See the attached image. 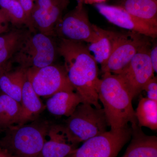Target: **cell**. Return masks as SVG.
I'll use <instances>...</instances> for the list:
<instances>
[{
	"instance_id": "obj_1",
	"label": "cell",
	"mask_w": 157,
	"mask_h": 157,
	"mask_svg": "<svg viewBox=\"0 0 157 157\" xmlns=\"http://www.w3.org/2000/svg\"><path fill=\"white\" fill-rule=\"evenodd\" d=\"M57 51L63 59L69 81L83 102L102 108L97 89L98 63L87 46L83 42L61 39Z\"/></svg>"
},
{
	"instance_id": "obj_2",
	"label": "cell",
	"mask_w": 157,
	"mask_h": 157,
	"mask_svg": "<svg viewBox=\"0 0 157 157\" xmlns=\"http://www.w3.org/2000/svg\"><path fill=\"white\" fill-rule=\"evenodd\" d=\"M97 89L110 130H119L128 123L137 121L132 106L133 99L117 75L103 73L98 80Z\"/></svg>"
},
{
	"instance_id": "obj_3",
	"label": "cell",
	"mask_w": 157,
	"mask_h": 157,
	"mask_svg": "<svg viewBox=\"0 0 157 157\" xmlns=\"http://www.w3.org/2000/svg\"><path fill=\"white\" fill-rule=\"evenodd\" d=\"M50 125L47 121L36 119L29 123L12 126L4 132L0 146L13 157H38Z\"/></svg>"
},
{
	"instance_id": "obj_4",
	"label": "cell",
	"mask_w": 157,
	"mask_h": 157,
	"mask_svg": "<svg viewBox=\"0 0 157 157\" xmlns=\"http://www.w3.org/2000/svg\"><path fill=\"white\" fill-rule=\"evenodd\" d=\"M108 126L104 109L86 102L79 104L63 126L68 142L74 146L107 132Z\"/></svg>"
},
{
	"instance_id": "obj_5",
	"label": "cell",
	"mask_w": 157,
	"mask_h": 157,
	"mask_svg": "<svg viewBox=\"0 0 157 157\" xmlns=\"http://www.w3.org/2000/svg\"><path fill=\"white\" fill-rule=\"evenodd\" d=\"M56 52L50 37L28 31L12 58L23 69L40 68L53 64Z\"/></svg>"
},
{
	"instance_id": "obj_6",
	"label": "cell",
	"mask_w": 157,
	"mask_h": 157,
	"mask_svg": "<svg viewBox=\"0 0 157 157\" xmlns=\"http://www.w3.org/2000/svg\"><path fill=\"white\" fill-rule=\"evenodd\" d=\"M131 136L128 125L119 130H110L85 141L67 157H117Z\"/></svg>"
},
{
	"instance_id": "obj_7",
	"label": "cell",
	"mask_w": 157,
	"mask_h": 157,
	"mask_svg": "<svg viewBox=\"0 0 157 157\" xmlns=\"http://www.w3.org/2000/svg\"><path fill=\"white\" fill-rule=\"evenodd\" d=\"M26 74L39 97L49 98L62 91H75L64 68L53 64L42 68L26 69Z\"/></svg>"
},
{
	"instance_id": "obj_8",
	"label": "cell",
	"mask_w": 157,
	"mask_h": 157,
	"mask_svg": "<svg viewBox=\"0 0 157 157\" xmlns=\"http://www.w3.org/2000/svg\"><path fill=\"white\" fill-rule=\"evenodd\" d=\"M61 39L74 42H92L96 33L94 24L91 23L83 4L77 6L62 17L55 30V36Z\"/></svg>"
},
{
	"instance_id": "obj_9",
	"label": "cell",
	"mask_w": 157,
	"mask_h": 157,
	"mask_svg": "<svg viewBox=\"0 0 157 157\" xmlns=\"http://www.w3.org/2000/svg\"><path fill=\"white\" fill-rule=\"evenodd\" d=\"M148 42L140 48L131 61L117 76L133 99L142 91L147 82L154 76L149 56Z\"/></svg>"
},
{
	"instance_id": "obj_10",
	"label": "cell",
	"mask_w": 157,
	"mask_h": 157,
	"mask_svg": "<svg viewBox=\"0 0 157 157\" xmlns=\"http://www.w3.org/2000/svg\"><path fill=\"white\" fill-rule=\"evenodd\" d=\"M69 0H36L31 14L34 29L48 37L55 36L57 25L67 7Z\"/></svg>"
},
{
	"instance_id": "obj_11",
	"label": "cell",
	"mask_w": 157,
	"mask_h": 157,
	"mask_svg": "<svg viewBox=\"0 0 157 157\" xmlns=\"http://www.w3.org/2000/svg\"><path fill=\"white\" fill-rule=\"evenodd\" d=\"M142 36L134 32L130 35L123 34L107 62L101 66L102 73L115 75L120 73L140 48L148 42Z\"/></svg>"
},
{
	"instance_id": "obj_12",
	"label": "cell",
	"mask_w": 157,
	"mask_h": 157,
	"mask_svg": "<svg viewBox=\"0 0 157 157\" xmlns=\"http://www.w3.org/2000/svg\"><path fill=\"white\" fill-rule=\"evenodd\" d=\"M98 12L109 22L121 28L152 38H156L157 28L133 17L120 6L104 3L95 5Z\"/></svg>"
},
{
	"instance_id": "obj_13",
	"label": "cell",
	"mask_w": 157,
	"mask_h": 157,
	"mask_svg": "<svg viewBox=\"0 0 157 157\" xmlns=\"http://www.w3.org/2000/svg\"><path fill=\"white\" fill-rule=\"evenodd\" d=\"M131 142L123 157H157V137L144 134L137 121L131 124Z\"/></svg>"
},
{
	"instance_id": "obj_14",
	"label": "cell",
	"mask_w": 157,
	"mask_h": 157,
	"mask_svg": "<svg viewBox=\"0 0 157 157\" xmlns=\"http://www.w3.org/2000/svg\"><path fill=\"white\" fill-rule=\"evenodd\" d=\"M94 27L95 36L92 42L88 44L87 48L94 54L98 64L102 66L107 62L123 34L106 30L95 25L94 24Z\"/></svg>"
},
{
	"instance_id": "obj_15",
	"label": "cell",
	"mask_w": 157,
	"mask_h": 157,
	"mask_svg": "<svg viewBox=\"0 0 157 157\" xmlns=\"http://www.w3.org/2000/svg\"><path fill=\"white\" fill-rule=\"evenodd\" d=\"M48 136L49 140H46L38 157H67L76 149L68 142L63 126L51 125Z\"/></svg>"
},
{
	"instance_id": "obj_16",
	"label": "cell",
	"mask_w": 157,
	"mask_h": 157,
	"mask_svg": "<svg viewBox=\"0 0 157 157\" xmlns=\"http://www.w3.org/2000/svg\"><path fill=\"white\" fill-rule=\"evenodd\" d=\"M39 97L26 76L23 86L20 103L21 110L17 125L24 124L37 119L38 116L45 110L46 106Z\"/></svg>"
},
{
	"instance_id": "obj_17",
	"label": "cell",
	"mask_w": 157,
	"mask_h": 157,
	"mask_svg": "<svg viewBox=\"0 0 157 157\" xmlns=\"http://www.w3.org/2000/svg\"><path fill=\"white\" fill-rule=\"evenodd\" d=\"M82 102V98L75 91H62L48 98L45 106L52 115L68 117Z\"/></svg>"
},
{
	"instance_id": "obj_18",
	"label": "cell",
	"mask_w": 157,
	"mask_h": 157,
	"mask_svg": "<svg viewBox=\"0 0 157 157\" xmlns=\"http://www.w3.org/2000/svg\"><path fill=\"white\" fill-rule=\"evenodd\" d=\"M120 6L133 17L157 28V1L124 0Z\"/></svg>"
},
{
	"instance_id": "obj_19",
	"label": "cell",
	"mask_w": 157,
	"mask_h": 157,
	"mask_svg": "<svg viewBox=\"0 0 157 157\" xmlns=\"http://www.w3.org/2000/svg\"><path fill=\"white\" fill-rule=\"evenodd\" d=\"M26 77V69L21 67L6 71L0 77V91L20 103Z\"/></svg>"
},
{
	"instance_id": "obj_20",
	"label": "cell",
	"mask_w": 157,
	"mask_h": 157,
	"mask_svg": "<svg viewBox=\"0 0 157 157\" xmlns=\"http://www.w3.org/2000/svg\"><path fill=\"white\" fill-rule=\"evenodd\" d=\"M21 110L19 102L0 91V132L18 124Z\"/></svg>"
},
{
	"instance_id": "obj_21",
	"label": "cell",
	"mask_w": 157,
	"mask_h": 157,
	"mask_svg": "<svg viewBox=\"0 0 157 157\" xmlns=\"http://www.w3.org/2000/svg\"><path fill=\"white\" fill-rule=\"evenodd\" d=\"M27 31L14 29L0 35V66L6 64L19 48Z\"/></svg>"
},
{
	"instance_id": "obj_22",
	"label": "cell",
	"mask_w": 157,
	"mask_h": 157,
	"mask_svg": "<svg viewBox=\"0 0 157 157\" xmlns=\"http://www.w3.org/2000/svg\"><path fill=\"white\" fill-rule=\"evenodd\" d=\"M135 116L140 127L157 130V101L147 98H141L138 103Z\"/></svg>"
},
{
	"instance_id": "obj_23",
	"label": "cell",
	"mask_w": 157,
	"mask_h": 157,
	"mask_svg": "<svg viewBox=\"0 0 157 157\" xmlns=\"http://www.w3.org/2000/svg\"><path fill=\"white\" fill-rule=\"evenodd\" d=\"M0 9L10 23L15 26L25 25L32 32L31 25L24 9L16 0H0Z\"/></svg>"
},
{
	"instance_id": "obj_24",
	"label": "cell",
	"mask_w": 157,
	"mask_h": 157,
	"mask_svg": "<svg viewBox=\"0 0 157 157\" xmlns=\"http://www.w3.org/2000/svg\"><path fill=\"white\" fill-rule=\"evenodd\" d=\"M147 92V98L153 101H157V79L154 76L144 85L142 91Z\"/></svg>"
},
{
	"instance_id": "obj_25",
	"label": "cell",
	"mask_w": 157,
	"mask_h": 157,
	"mask_svg": "<svg viewBox=\"0 0 157 157\" xmlns=\"http://www.w3.org/2000/svg\"><path fill=\"white\" fill-rule=\"evenodd\" d=\"M16 1L20 3L21 5L24 9L30 24L32 32H35V30L33 28L31 21V14L33 8L34 1L33 0H16Z\"/></svg>"
},
{
	"instance_id": "obj_26",
	"label": "cell",
	"mask_w": 157,
	"mask_h": 157,
	"mask_svg": "<svg viewBox=\"0 0 157 157\" xmlns=\"http://www.w3.org/2000/svg\"><path fill=\"white\" fill-rule=\"evenodd\" d=\"M9 20L0 9V35L9 32Z\"/></svg>"
},
{
	"instance_id": "obj_27",
	"label": "cell",
	"mask_w": 157,
	"mask_h": 157,
	"mask_svg": "<svg viewBox=\"0 0 157 157\" xmlns=\"http://www.w3.org/2000/svg\"><path fill=\"white\" fill-rule=\"evenodd\" d=\"M150 59L155 73L157 72V45L155 44L154 46L150 49Z\"/></svg>"
},
{
	"instance_id": "obj_28",
	"label": "cell",
	"mask_w": 157,
	"mask_h": 157,
	"mask_svg": "<svg viewBox=\"0 0 157 157\" xmlns=\"http://www.w3.org/2000/svg\"><path fill=\"white\" fill-rule=\"evenodd\" d=\"M11 67L10 63H7L6 64L0 66V77L5 72L11 69Z\"/></svg>"
},
{
	"instance_id": "obj_29",
	"label": "cell",
	"mask_w": 157,
	"mask_h": 157,
	"mask_svg": "<svg viewBox=\"0 0 157 157\" xmlns=\"http://www.w3.org/2000/svg\"><path fill=\"white\" fill-rule=\"evenodd\" d=\"M106 0H82L83 4H97L104 3Z\"/></svg>"
},
{
	"instance_id": "obj_30",
	"label": "cell",
	"mask_w": 157,
	"mask_h": 157,
	"mask_svg": "<svg viewBox=\"0 0 157 157\" xmlns=\"http://www.w3.org/2000/svg\"><path fill=\"white\" fill-rule=\"evenodd\" d=\"M0 157H13L5 149L0 146Z\"/></svg>"
},
{
	"instance_id": "obj_31",
	"label": "cell",
	"mask_w": 157,
	"mask_h": 157,
	"mask_svg": "<svg viewBox=\"0 0 157 157\" xmlns=\"http://www.w3.org/2000/svg\"><path fill=\"white\" fill-rule=\"evenodd\" d=\"M76 1H77V3H83V2H82V0H76Z\"/></svg>"
},
{
	"instance_id": "obj_32",
	"label": "cell",
	"mask_w": 157,
	"mask_h": 157,
	"mask_svg": "<svg viewBox=\"0 0 157 157\" xmlns=\"http://www.w3.org/2000/svg\"><path fill=\"white\" fill-rule=\"evenodd\" d=\"M33 1H34V2H35V1H36V0H33Z\"/></svg>"
},
{
	"instance_id": "obj_33",
	"label": "cell",
	"mask_w": 157,
	"mask_h": 157,
	"mask_svg": "<svg viewBox=\"0 0 157 157\" xmlns=\"http://www.w3.org/2000/svg\"><path fill=\"white\" fill-rule=\"evenodd\" d=\"M155 1H157V0H155Z\"/></svg>"
},
{
	"instance_id": "obj_34",
	"label": "cell",
	"mask_w": 157,
	"mask_h": 157,
	"mask_svg": "<svg viewBox=\"0 0 157 157\" xmlns=\"http://www.w3.org/2000/svg\"><path fill=\"white\" fill-rule=\"evenodd\" d=\"M122 157H123V156H122Z\"/></svg>"
}]
</instances>
